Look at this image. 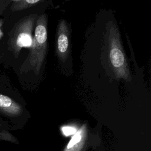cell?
<instances>
[{
  "label": "cell",
  "mask_w": 151,
  "mask_h": 151,
  "mask_svg": "<svg viewBox=\"0 0 151 151\" xmlns=\"http://www.w3.org/2000/svg\"><path fill=\"white\" fill-rule=\"evenodd\" d=\"M35 17V15H31L24 17L15 24L9 33L8 47L15 57H18L23 47H31Z\"/></svg>",
  "instance_id": "3"
},
{
  "label": "cell",
  "mask_w": 151,
  "mask_h": 151,
  "mask_svg": "<svg viewBox=\"0 0 151 151\" xmlns=\"http://www.w3.org/2000/svg\"><path fill=\"white\" fill-rule=\"evenodd\" d=\"M62 131L65 136H70L71 134H74L77 132V130L75 128L70 126L63 127L62 128Z\"/></svg>",
  "instance_id": "8"
},
{
  "label": "cell",
  "mask_w": 151,
  "mask_h": 151,
  "mask_svg": "<svg viewBox=\"0 0 151 151\" xmlns=\"http://www.w3.org/2000/svg\"><path fill=\"white\" fill-rule=\"evenodd\" d=\"M47 19L45 14L38 17L29 53L21 67V72L33 70L38 74L44 62L47 50Z\"/></svg>",
  "instance_id": "1"
},
{
  "label": "cell",
  "mask_w": 151,
  "mask_h": 151,
  "mask_svg": "<svg viewBox=\"0 0 151 151\" xmlns=\"http://www.w3.org/2000/svg\"><path fill=\"white\" fill-rule=\"evenodd\" d=\"M81 139V132L78 131L75 133L74 136L72 137L71 140L70 141L68 145V148H70L73 147L74 145L76 143H78Z\"/></svg>",
  "instance_id": "7"
},
{
  "label": "cell",
  "mask_w": 151,
  "mask_h": 151,
  "mask_svg": "<svg viewBox=\"0 0 151 151\" xmlns=\"http://www.w3.org/2000/svg\"><path fill=\"white\" fill-rule=\"evenodd\" d=\"M69 52V31L67 22L62 19L58 25L57 34V54L61 61H65Z\"/></svg>",
  "instance_id": "4"
},
{
  "label": "cell",
  "mask_w": 151,
  "mask_h": 151,
  "mask_svg": "<svg viewBox=\"0 0 151 151\" xmlns=\"http://www.w3.org/2000/svg\"><path fill=\"white\" fill-rule=\"evenodd\" d=\"M40 0H13L11 1V10L13 12L29 8L40 2Z\"/></svg>",
  "instance_id": "6"
},
{
  "label": "cell",
  "mask_w": 151,
  "mask_h": 151,
  "mask_svg": "<svg viewBox=\"0 0 151 151\" xmlns=\"http://www.w3.org/2000/svg\"><path fill=\"white\" fill-rule=\"evenodd\" d=\"M23 110L21 105L11 97L0 94V114L7 117L20 115Z\"/></svg>",
  "instance_id": "5"
},
{
  "label": "cell",
  "mask_w": 151,
  "mask_h": 151,
  "mask_svg": "<svg viewBox=\"0 0 151 151\" xmlns=\"http://www.w3.org/2000/svg\"><path fill=\"white\" fill-rule=\"evenodd\" d=\"M0 128L1 129H5V122L0 119Z\"/></svg>",
  "instance_id": "10"
},
{
  "label": "cell",
  "mask_w": 151,
  "mask_h": 151,
  "mask_svg": "<svg viewBox=\"0 0 151 151\" xmlns=\"http://www.w3.org/2000/svg\"><path fill=\"white\" fill-rule=\"evenodd\" d=\"M109 57L115 76L117 78H123L130 81L131 76L129 72L127 60L121 44L119 29L113 22L108 24Z\"/></svg>",
  "instance_id": "2"
},
{
  "label": "cell",
  "mask_w": 151,
  "mask_h": 151,
  "mask_svg": "<svg viewBox=\"0 0 151 151\" xmlns=\"http://www.w3.org/2000/svg\"><path fill=\"white\" fill-rule=\"evenodd\" d=\"M9 2H11V1H7V2L5 4H1V5H0V14H1V13L4 11V9H5V8L6 7V6H7L8 5V4L9 3Z\"/></svg>",
  "instance_id": "9"
}]
</instances>
